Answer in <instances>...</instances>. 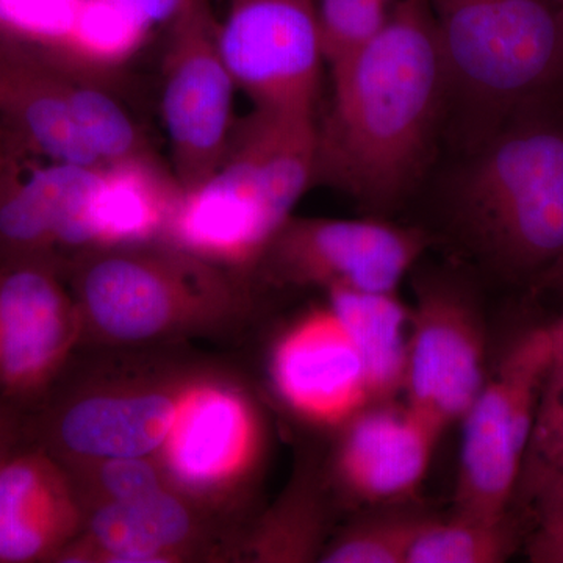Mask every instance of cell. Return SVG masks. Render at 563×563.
Segmentation results:
<instances>
[{
  "mask_svg": "<svg viewBox=\"0 0 563 563\" xmlns=\"http://www.w3.org/2000/svg\"><path fill=\"white\" fill-rule=\"evenodd\" d=\"M331 74L314 180L385 209L420 174L450 90L428 2L395 0L383 31Z\"/></svg>",
  "mask_w": 563,
  "mask_h": 563,
  "instance_id": "1",
  "label": "cell"
},
{
  "mask_svg": "<svg viewBox=\"0 0 563 563\" xmlns=\"http://www.w3.org/2000/svg\"><path fill=\"white\" fill-rule=\"evenodd\" d=\"M453 207L463 235L504 276L563 279V87L485 133Z\"/></svg>",
  "mask_w": 563,
  "mask_h": 563,
  "instance_id": "2",
  "label": "cell"
},
{
  "mask_svg": "<svg viewBox=\"0 0 563 563\" xmlns=\"http://www.w3.org/2000/svg\"><path fill=\"white\" fill-rule=\"evenodd\" d=\"M310 118L254 109L235 122L217 172L181 190L162 242L233 274L261 266L317 172Z\"/></svg>",
  "mask_w": 563,
  "mask_h": 563,
  "instance_id": "3",
  "label": "cell"
},
{
  "mask_svg": "<svg viewBox=\"0 0 563 563\" xmlns=\"http://www.w3.org/2000/svg\"><path fill=\"white\" fill-rule=\"evenodd\" d=\"M69 290L81 343L136 347L233 328L250 307L239 276L166 243L81 252Z\"/></svg>",
  "mask_w": 563,
  "mask_h": 563,
  "instance_id": "4",
  "label": "cell"
},
{
  "mask_svg": "<svg viewBox=\"0 0 563 563\" xmlns=\"http://www.w3.org/2000/svg\"><path fill=\"white\" fill-rule=\"evenodd\" d=\"M426 2L450 87L479 103L484 135L518 107L563 87V0Z\"/></svg>",
  "mask_w": 563,
  "mask_h": 563,
  "instance_id": "5",
  "label": "cell"
},
{
  "mask_svg": "<svg viewBox=\"0 0 563 563\" xmlns=\"http://www.w3.org/2000/svg\"><path fill=\"white\" fill-rule=\"evenodd\" d=\"M555 352L553 325L533 329L485 379L462 418L454 514L488 521L514 518L537 404Z\"/></svg>",
  "mask_w": 563,
  "mask_h": 563,
  "instance_id": "6",
  "label": "cell"
},
{
  "mask_svg": "<svg viewBox=\"0 0 563 563\" xmlns=\"http://www.w3.org/2000/svg\"><path fill=\"white\" fill-rule=\"evenodd\" d=\"M268 422L244 385L199 373L158 453L169 485L206 512L235 507L261 481Z\"/></svg>",
  "mask_w": 563,
  "mask_h": 563,
  "instance_id": "7",
  "label": "cell"
},
{
  "mask_svg": "<svg viewBox=\"0 0 563 563\" xmlns=\"http://www.w3.org/2000/svg\"><path fill=\"white\" fill-rule=\"evenodd\" d=\"M163 58L162 113L168 132L174 177L181 190L209 179L228 150L233 81L220 44L218 24L206 0H196L169 24Z\"/></svg>",
  "mask_w": 563,
  "mask_h": 563,
  "instance_id": "8",
  "label": "cell"
},
{
  "mask_svg": "<svg viewBox=\"0 0 563 563\" xmlns=\"http://www.w3.org/2000/svg\"><path fill=\"white\" fill-rule=\"evenodd\" d=\"M218 44L254 109L314 117L324 63L317 0H232Z\"/></svg>",
  "mask_w": 563,
  "mask_h": 563,
  "instance_id": "9",
  "label": "cell"
},
{
  "mask_svg": "<svg viewBox=\"0 0 563 563\" xmlns=\"http://www.w3.org/2000/svg\"><path fill=\"white\" fill-rule=\"evenodd\" d=\"M428 244L420 229L387 221L291 217L258 269L292 287L398 292Z\"/></svg>",
  "mask_w": 563,
  "mask_h": 563,
  "instance_id": "10",
  "label": "cell"
},
{
  "mask_svg": "<svg viewBox=\"0 0 563 563\" xmlns=\"http://www.w3.org/2000/svg\"><path fill=\"white\" fill-rule=\"evenodd\" d=\"M198 376L140 374L81 387L51 415L46 450L62 463L157 457Z\"/></svg>",
  "mask_w": 563,
  "mask_h": 563,
  "instance_id": "11",
  "label": "cell"
},
{
  "mask_svg": "<svg viewBox=\"0 0 563 563\" xmlns=\"http://www.w3.org/2000/svg\"><path fill=\"white\" fill-rule=\"evenodd\" d=\"M268 376L274 395L296 420L324 431H340L379 402L361 346L328 301L276 336Z\"/></svg>",
  "mask_w": 563,
  "mask_h": 563,
  "instance_id": "12",
  "label": "cell"
},
{
  "mask_svg": "<svg viewBox=\"0 0 563 563\" xmlns=\"http://www.w3.org/2000/svg\"><path fill=\"white\" fill-rule=\"evenodd\" d=\"M80 340L79 310L52 258L0 262V396L44 395Z\"/></svg>",
  "mask_w": 563,
  "mask_h": 563,
  "instance_id": "13",
  "label": "cell"
},
{
  "mask_svg": "<svg viewBox=\"0 0 563 563\" xmlns=\"http://www.w3.org/2000/svg\"><path fill=\"white\" fill-rule=\"evenodd\" d=\"M485 344L483 322L461 292L421 288L409 317L407 406L443 431L462 421L487 379Z\"/></svg>",
  "mask_w": 563,
  "mask_h": 563,
  "instance_id": "14",
  "label": "cell"
},
{
  "mask_svg": "<svg viewBox=\"0 0 563 563\" xmlns=\"http://www.w3.org/2000/svg\"><path fill=\"white\" fill-rule=\"evenodd\" d=\"M339 432L331 463L336 493L357 506H390L412 498L444 432L407 404H373Z\"/></svg>",
  "mask_w": 563,
  "mask_h": 563,
  "instance_id": "15",
  "label": "cell"
},
{
  "mask_svg": "<svg viewBox=\"0 0 563 563\" xmlns=\"http://www.w3.org/2000/svg\"><path fill=\"white\" fill-rule=\"evenodd\" d=\"M206 510L174 488L129 501L103 504L85 514L79 536L58 563H179L198 555Z\"/></svg>",
  "mask_w": 563,
  "mask_h": 563,
  "instance_id": "16",
  "label": "cell"
},
{
  "mask_svg": "<svg viewBox=\"0 0 563 563\" xmlns=\"http://www.w3.org/2000/svg\"><path fill=\"white\" fill-rule=\"evenodd\" d=\"M84 521L68 472L46 448L0 455V563L55 562Z\"/></svg>",
  "mask_w": 563,
  "mask_h": 563,
  "instance_id": "17",
  "label": "cell"
},
{
  "mask_svg": "<svg viewBox=\"0 0 563 563\" xmlns=\"http://www.w3.org/2000/svg\"><path fill=\"white\" fill-rule=\"evenodd\" d=\"M0 113L24 147L49 162L103 166L81 135L62 65L27 44H0Z\"/></svg>",
  "mask_w": 563,
  "mask_h": 563,
  "instance_id": "18",
  "label": "cell"
},
{
  "mask_svg": "<svg viewBox=\"0 0 563 563\" xmlns=\"http://www.w3.org/2000/svg\"><path fill=\"white\" fill-rule=\"evenodd\" d=\"M180 192L155 158L101 166L81 210L77 254L162 242Z\"/></svg>",
  "mask_w": 563,
  "mask_h": 563,
  "instance_id": "19",
  "label": "cell"
},
{
  "mask_svg": "<svg viewBox=\"0 0 563 563\" xmlns=\"http://www.w3.org/2000/svg\"><path fill=\"white\" fill-rule=\"evenodd\" d=\"M325 301L361 346L377 399L391 401L404 388L410 310L398 292L332 288L325 291Z\"/></svg>",
  "mask_w": 563,
  "mask_h": 563,
  "instance_id": "20",
  "label": "cell"
},
{
  "mask_svg": "<svg viewBox=\"0 0 563 563\" xmlns=\"http://www.w3.org/2000/svg\"><path fill=\"white\" fill-rule=\"evenodd\" d=\"M329 532L324 485L299 474L247 533L243 550L251 562H320L332 539Z\"/></svg>",
  "mask_w": 563,
  "mask_h": 563,
  "instance_id": "21",
  "label": "cell"
},
{
  "mask_svg": "<svg viewBox=\"0 0 563 563\" xmlns=\"http://www.w3.org/2000/svg\"><path fill=\"white\" fill-rule=\"evenodd\" d=\"M150 32L113 0H81L69 31L58 44L52 49H36L90 79L131 60Z\"/></svg>",
  "mask_w": 563,
  "mask_h": 563,
  "instance_id": "22",
  "label": "cell"
},
{
  "mask_svg": "<svg viewBox=\"0 0 563 563\" xmlns=\"http://www.w3.org/2000/svg\"><path fill=\"white\" fill-rule=\"evenodd\" d=\"M563 501V350L558 347L548 369L523 468L515 492V504L533 520L548 507Z\"/></svg>",
  "mask_w": 563,
  "mask_h": 563,
  "instance_id": "23",
  "label": "cell"
},
{
  "mask_svg": "<svg viewBox=\"0 0 563 563\" xmlns=\"http://www.w3.org/2000/svg\"><path fill=\"white\" fill-rule=\"evenodd\" d=\"M520 529L514 518L481 520L453 514L448 520L422 518L407 563H498L517 548Z\"/></svg>",
  "mask_w": 563,
  "mask_h": 563,
  "instance_id": "24",
  "label": "cell"
},
{
  "mask_svg": "<svg viewBox=\"0 0 563 563\" xmlns=\"http://www.w3.org/2000/svg\"><path fill=\"white\" fill-rule=\"evenodd\" d=\"M65 73L66 92L74 118L102 165L133 158H154L135 122L120 103L92 79L68 68H65Z\"/></svg>",
  "mask_w": 563,
  "mask_h": 563,
  "instance_id": "25",
  "label": "cell"
},
{
  "mask_svg": "<svg viewBox=\"0 0 563 563\" xmlns=\"http://www.w3.org/2000/svg\"><path fill=\"white\" fill-rule=\"evenodd\" d=\"M62 465L85 514L103 504L129 501L172 487L157 457L88 459Z\"/></svg>",
  "mask_w": 563,
  "mask_h": 563,
  "instance_id": "26",
  "label": "cell"
},
{
  "mask_svg": "<svg viewBox=\"0 0 563 563\" xmlns=\"http://www.w3.org/2000/svg\"><path fill=\"white\" fill-rule=\"evenodd\" d=\"M388 0H317L322 57L333 70L372 43L390 16Z\"/></svg>",
  "mask_w": 563,
  "mask_h": 563,
  "instance_id": "27",
  "label": "cell"
},
{
  "mask_svg": "<svg viewBox=\"0 0 563 563\" xmlns=\"http://www.w3.org/2000/svg\"><path fill=\"white\" fill-rule=\"evenodd\" d=\"M421 520L415 515H387L358 521L332 537L320 562L407 563Z\"/></svg>",
  "mask_w": 563,
  "mask_h": 563,
  "instance_id": "28",
  "label": "cell"
},
{
  "mask_svg": "<svg viewBox=\"0 0 563 563\" xmlns=\"http://www.w3.org/2000/svg\"><path fill=\"white\" fill-rule=\"evenodd\" d=\"M526 553L537 563H563V501L548 507L531 521Z\"/></svg>",
  "mask_w": 563,
  "mask_h": 563,
  "instance_id": "29",
  "label": "cell"
},
{
  "mask_svg": "<svg viewBox=\"0 0 563 563\" xmlns=\"http://www.w3.org/2000/svg\"><path fill=\"white\" fill-rule=\"evenodd\" d=\"M118 5L143 22L146 27L173 24L185 11L190 10L196 0H113Z\"/></svg>",
  "mask_w": 563,
  "mask_h": 563,
  "instance_id": "30",
  "label": "cell"
},
{
  "mask_svg": "<svg viewBox=\"0 0 563 563\" xmlns=\"http://www.w3.org/2000/svg\"><path fill=\"white\" fill-rule=\"evenodd\" d=\"M7 437H9V426H7V420L3 418V415L0 413V455L7 451Z\"/></svg>",
  "mask_w": 563,
  "mask_h": 563,
  "instance_id": "31",
  "label": "cell"
},
{
  "mask_svg": "<svg viewBox=\"0 0 563 563\" xmlns=\"http://www.w3.org/2000/svg\"><path fill=\"white\" fill-rule=\"evenodd\" d=\"M551 325H553L555 343H558V347L563 350V318L561 321L554 322V324Z\"/></svg>",
  "mask_w": 563,
  "mask_h": 563,
  "instance_id": "32",
  "label": "cell"
},
{
  "mask_svg": "<svg viewBox=\"0 0 563 563\" xmlns=\"http://www.w3.org/2000/svg\"><path fill=\"white\" fill-rule=\"evenodd\" d=\"M388 2H395V0H388Z\"/></svg>",
  "mask_w": 563,
  "mask_h": 563,
  "instance_id": "33",
  "label": "cell"
}]
</instances>
